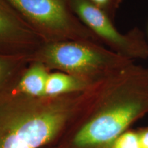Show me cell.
I'll use <instances>...</instances> for the list:
<instances>
[{"mask_svg":"<svg viewBox=\"0 0 148 148\" xmlns=\"http://www.w3.org/2000/svg\"><path fill=\"white\" fill-rule=\"evenodd\" d=\"M93 110L75 134L79 148L110 146L148 112V67L134 62L97 82Z\"/></svg>","mask_w":148,"mask_h":148,"instance_id":"cell-1","label":"cell"},{"mask_svg":"<svg viewBox=\"0 0 148 148\" xmlns=\"http://www.w3.org/2000/svg\"><path fill=\"white\" fill-rule=\"evenodd\" d=\"M88 93L34 97L12 90L0 95V148H39L76 114Z\"/></svg>","mask_w":148,"mask_h":148,"instance_id":"cell-2","label":"cell"},{"mask_svg":"<svg viewBox=\"0 0 148 148\" xmlns=\"http://www.w3.org/2000/svg\"><path fill=\"white\" fill-rule=\"evenodd\" d=\"M33 60L56 70L97 82L134 62L102 44L86 40L44 42Z\"/></svg>","mask_w":148,"mask_h":148,"instance_id":"cell-3","label":"cell"},{"mask_svg":"<svg viewBox=\"0 0 148 148\" xmlns=\"http://www.w3.org/2000/svg\"><path fill=\"white\" fill-rule=\"evenodd\" d=\"M5 1L45 42L86 40L103 45L74 14L66 0Z\"/></svg>","mask_w":148,"mask_h":148,"instance_id":"cell-4","label":"cell"},{"mask_svg":"<svg viewBox=\"0 0 148 148\" xmlns=\"http://www.w3.org/2000/svg\"><path fill=\"white\" fill-rule=\"evenodd\" d=\"M66 1L74 14L108 49L132 60L148 58V44L138 28L122 34L113 21L89 0Z\"/></svg>","mask_w":148,"mask_h":148,"instance_id":"cell-5","label":"cell"},{"mask_svg":"<svg viewBox=\"0 0 148 148\" xmlns=\"http://www.w3.org/2000/svg\"><path fill=\"white\" fill-rule=\"evenodd\" d=\"M44 42L5 0H0V52L32 55Z\"/></svg>","mask_w":148,"mask_h":148,"instance_id":"cell-6","label":"cell"},{"mask_svg":"<svg viewBox=\"0 0 148 148\" xmlns=\"http://www.w3.org/2000/svg\"><path fill=\"white\" fill-rule=\"evenodd\" d=\"M50 72L41 62L32 60L21 73L12 91L30 97H45L46 83Z\"/></svg>","mask_w":148,"mask_h":148,"instance_id":"cell-7","label":"cell"},{"mask_svg":"<svg viewBox=\"0 0 148 148\" xmlns=\"http://www.w3.org/2000/svg\"><path fill=\"white\" fill-rule=\"evenodd\" d=\"M97 82L64 72H50L46 83L45 95L47 97H58L84 92L89 89Z\"/></svg>","mask_w":148,"mask_h":148,"instance_id":"cell-8","label":"cell"},{"mask_svg":"<svg viewBox=\"0 0 148 148\" xmlns=\"http://www.w3.org/2000/svg\"><path fill=\"white\" fill-rule=\"evenodd\" d=\"M32 55L0 52V95L12 90Z\"/></svg>","mask_w":148,"mask_h":148,"instance_id":"cell-9","label":"cell"},{"mask_svg":"<svg viewBox=\"0 0 148 148\" xmlns=\"http://www.w3.org/2000/svg\"><path fill=\"white\" fill-rule=\"evenodd\" d=\"M109 148H142L138 133L124 132L114 140Z\"/></svg>","mask_w":148,"mask_h":148,"instance_id":"cell-10","label":"cell"},{"mask_svg":"<svg viewBox=\"0 0 148 148\" xmlns=\"http://www.w3.org/2000/svg\"><path fill=\"white\" fill-rule=\"evenodd\" d=\"M98 8L105 12L113 21L122 0H89Z\"/></svg>","mask_w":148,"mask_h":148,"instance_id":"cell-11","label":"cell"},{"mask_svg":"<svg viewBox=\"0 0 148 148\" xmlns=\"http://www.w3.org/2000/svg\"><path fill=\"white\" fill-rule=\"evenodd\" d=\"M138 133L142 148H148V128L142 130Z\"/></svg>","mask_w":148,"mask_h":148,"instance_id":"cell-12","label":"cell"}]
</instances>
